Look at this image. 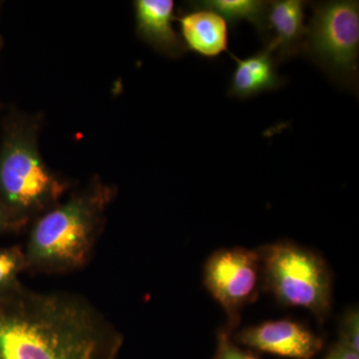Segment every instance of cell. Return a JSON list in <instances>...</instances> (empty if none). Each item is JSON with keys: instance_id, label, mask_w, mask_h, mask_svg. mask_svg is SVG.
Masks as SVG:
<instances>
[{"instance_id": "1", "label": "cell", "mask_w": 359, "mask_h": 359, "mask_svg": "<svg viewBox=\"0 0 359 359\" xmlns=\"http://www.w3.org/2000/svg\"><path fill=\"white\" fill-rule=\"evenodd\" d=\"M123 335L91 302L18 287L0 294V359H116Z\"/></svg>"}, {"instance_id": "2", "label": "cell", "mask_w": 359, "mask_h": 359, "mask_svg": "<svg viewBox=\"0 0 359 359\" xmlns=\"http://www.w3.org/2000/svg\"><path fill=\"white\" fill-rule=\"evenodd\" d=\"M109 194L98 188L45 214L30 231L25 249L28 269L65 273L89 263Z\"/></svg>"}, {"instance_id": "3", "label": "cell", "mask_w": 359, "mask_h": 359, "mask_svg": "<svg viewBox=\"0 0 359 359\" xmlns=\"http://www.w3.org/2000/svg\"><path fill=\"white\" fill-rule=\"evenodd\" d=\"M262 287L285 306L308 309L323 323L332 309V278L325 259L290 241L257 249Z\"/></svg>"}, {"instance_id": "4", "label": "cell", "mask_w": 359, "mask_h": 359, "mask_svg": "<svg viewBox=\"0 0 359 359\" xmlns=\"http://www.w3.org/2000/svg\"><path fill=\"white\" fill-rule=\"evenodd\" d=\"M302 52L340 86H358L359 2H313Z\"/></svg>"}, {"instance_id": "5", "label": "cell", "mask_w": 359, "mask_h": 359, "mask_svg": "<svg viewBox=\"0 0 359 359\" xmlns=\"http://www.w3.org/2000/svg\"><path fill=\"white\" fill-rule=\"evenodd\" d=\"M62 189L32 146L20 140L7 144L0 157V202L16 221L22 223Z\"/></svg>"}, {"instance_id": "6", "label": "cell", "mask_w": 359, "mask_h": 359, "mask_svg": "<svg viewBox=\"0 0 359 359\" xmlns=\"http://www.w3.org/2000/svg\"><path fill=\"white\" fill-rule=\"evenodd\" d=\"M204 285L226 314L224 327L235 332L243 309L256 301L262 287L257 250L233 247L212 252L205 264Z\"/></svg>"}, {"instance_id": "7", "label": "cell", "mask_w": 359, "mask_h": 359, "mask_svg": "<svg viewBox=\"0 0 359 359\" xmlns=\"http://www.w3.org/2000/svg\"><path fill=\"white\" fill-rule=\"evenodd\" d=\"M240 346L290 359H313L320 353L323 339L301 323L269 320L231 334Z\"/></svg>"}, {"instance_id": "8", "label": "cell", "mask_w": 359, "mask_h": 359, "mask_svg": "<svg viewBox=\"0 0 359 359\" xmlns=\"http://www.w3.org/2000/svg\"><path fill=\"white\" fill-rule=\"evenodd\" d=\"M302 0H273L268 11L269 40L278 65L302 52L306 34V7Z\"/></svg>"}, {"instance_id": "9", "label": "cell", "mask_w": 359, "mask_h": 359, "mask_svg": "<svg viewBox=\"0 0 359 359\" xmlns=\"http://www.w3.org/2000/svg\"><path fill=\"white\" fill-rule=\"evenodd\" d=\"M237 63L231 74L229 96L245 100L264 93L276 91L285 85V79L278 72V62L275 50L269 44L249 57L238 58L230 52Z\"/></svg>"}, {"instance_id": "10", "label": "cell", "mask_w": 359, "mask_h": 359, "mask_svg": "<svg viewBox=\"0 0 359 359\" xmlns=\"http://www.w3.org/2000/svg\"><path fill=\"white\" fill-rule=\"evenodd\" d=\"M191 11L179 18L187 48L205 58L218 57L229 52V25L212 9L190 4Z\"/></svg>"}, {"instance_id": "11", "label": "cell", "mask_w": 359, "mask_h": 359, "mask_svg": "<svg viewBox=\"0 0 359 359\" xmlns=\"http://www.w3.org/2000/svg\"><path fill=\"white\" fill-rule=\"evenodd\" d=\"M174 6L173 0L135 2L137 26L141 36L164 53L180 56L185 52L186 47L172 25Z\"/></svg>"}, {"instance_id": "12", "label": "cell", "mask_w": 359, "mask_h": 359, "mask_svg": "<svg viewBox=\"0 0 359 359\" xmlns=\"http://www.w3.org/2000/svg\"><path fill=\"white\" fill-rule=\"evenodd\" d=\"M196 6L212 9L231 27L241 21H249L261 34L264 43L269 40L268 11L269 1L264 0H202Z\"/></svg>"}, {"instance_id": "13", "label": "cell", "mask_w": 359, "mask_h": 359, "mask_svg": "<svg viewBox=\"0 0 359 359\" xmlns=\"http://www.w3.org/2000/svg\"><path fill=\"white\" fill-rule=\"evenodd\" d=\"M28 269L25 249L18 245L0 248V294L14 289L20 282L18 276Z\"/></svg>"}, {"instance_id": "14", "label": "cell", "mask_w": 359, "mask_h": 359, "mask_svg": "<svg viewBox=\"0 0 359 359\" xmlns=\"http://www.w3.org/2000/svg\"><path fill=\"white\" fill-rule=\"evenodd\" d=\"M230 330L222 327L217 332V349L214 359H262L248 349L238 346L231 339Z\"/></svg>"}, {"instance_id": "15", "label": "cell", "mask_w": 359, "mask_h": 359, "mask_svg": "<svg viewBox=\"0 0 359 359\" xmlns=\"http://www.w3.org/2000/svg\"><path fill=\"white\" fill-rule=\"evenodd\" d=\"M359 313L358 308L346 309L339 325V341L359 353Z\"/></svg>"}, {"instance_id": "16", "label": "cell", "mask_w": 359, "mask_h": 359, "mask_svg": "<svg viewBox=\"0 0 359 359\" xmlns=\"http://www.w3.org/2000/svg\"><path fill=\"white\" fill-rule=\"evenodd\" d=\"M323 359H359V353L346 344L337 341Z\"/></svg>"}, {"instance_id": "17", "label": "cell", "mask_w": 359, "mask_h": 359, "mask_svg": "<svg viewBox=\"0 0 359 359\" xmlns=\"http://www.w3.org/2000/svg\"><path fill=\"white\" fill-rule=\"evenodd\" d=\"M20 222L16 221L11 216V212L7 211L6 208L0 202V233L13 230V229L20 228Z\"/></svg>"}]
</instances>
